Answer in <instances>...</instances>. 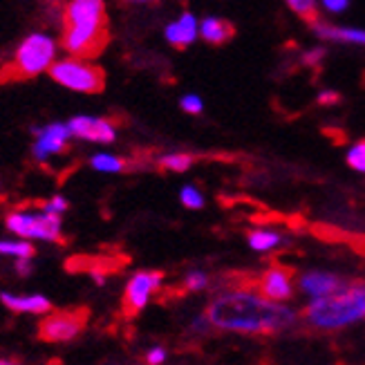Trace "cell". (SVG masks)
Wrapping results in <instances>:
<instances>
[{"instance_id":"6da1fadb","label":"cell","mask_w":365,"mask_h":365,"mask_svg":"<svg viewBox=\"0 0 365 365\" xmlns=\"http://www.w3.org/2000/svg\"><path fill=\"white\" fill-rule=\"evenodd\" d=\"M209 321L220 329L242 334H278L294 325V314L262 294L229 292L211 303Z\"/></svg>"},{"instance_id":"7a4b0ae2","label":"cell","mask_w":365,"mask_h":365,"mask_svg":"<svg viewBox=\"0 0 365 365\" xmlns=\"http://www.w3.org/2000/svg\"><path fill=\"white\" fill-rule=\"evenodd\" d=\"M108 43L103 0H68L63 7V50L72 56H97Z\"/></svg>"},{"instance_id":"3957f363","label":"cell","mask_w":365,"mask_h":365,"mask_svg":"<svg viewBox=\"0 0 365 365\" xmlns=\"http://www.w3.org/2000/svg\"><path fill=\"white\" fill-rule=\"evenodd\" d=\"M305 319L319 329H339L365 319V282L345 280L334 292L314 298Z\"/></svg>"},{"instance_id":"277c9868","label":"cell","mask_w":365,"mask_h":365,"mask_svg":"<svg viewBox=\"0 0 365 365\" xmlns=\"http://www.w3.org/2000/svg\"><path fill=\"white\" fill-rule=\"evenodd\" d=\"M58 45L56 38L45 34V31H34L23 38V43L16 47L11 63L3 70L0 78H34L43 72H50L52 63L56 61Z\"/></svg>"},{"instance_id":"5b68a950","label":"cell","mask_w":365,"mask_h":365,"mask_svg":"<svg viewBox=\"0 0 365 365\" xmlns=\"http://www.w3.org/2000/svg\"><path fill=\"white\" fill-rule=\"evenodd\" d=\"M5 229L25 240L61 242V215L38 209H11L5 215Z\"/></svg>"},{"instance_id":"8992f818","label":"cell","mask_w":365,"mask_h":365,"mask_svg":"<svg viewBox=\"0 0 365 365\" xmlns=\"http://www.w3.org/2000/svg\"><path fill=\"white\" fill-rule=\"evenodd\" d=\"M50 76L58 86L83 94H97L106 86V76L101 68L92 66L83 56H72V54L66 58H56L50 68Z\"/></svg>"},{"instance_id":"52a82bcc","label":"cell","mask_w":365,"mask_h":365,"mask_svg":"<svg viewBox=\"0 0 365 365\" xmlns=\"http://www.w3.org/2000/svg\"><path fill=\"white\" fill-rule=\"evenodd\" d=\"M86 323H88L86 309L47 314L38 325V336L47 343H66L81 334Z\"/></svg>"},{"instance_id":"ba28073f","label":"cell","mask_w":365,"mask_h":365,"mask_svg":"<svg viewBox=\"0 0 365 365\" xmlns=\"http://www.w3.org/2000/svg\"><path fill=\"white\" fill-rule=\"evenodd\" d=\"M34 133V146H31V157L36 162H47L52 157L61 155L68 150V141L72 135L68 123H47V125H38V128H31Z\"/></svg>"},{"instance_id":"9c48e42d","label":"cell","mask_w":365,"mask_h":365,"mask_svg":"<svg viewBox=\"0 0 365 365\" xmlns=\"http://www.w3.org/2000/svg\"><path fill=\"white\" fill-rule=\"evenodd\" d=\"M162 272H139L135 274L128 284H125V294H123V314L125 316H137L141 309L146 307L148 298L153 292L162 287Z\"/></svg>"},{"instance_id":"30bf717a","label":"cell","mask_w":365,"mask_h":365,"mask_svg":"<svg viewBox=\"0 0 365 365\" xmlns=\"http://www.w3.org/2000/svg\"><path fill=\"white\" fill-rule=\"evenodd\" d=\"M70 130L74 137L86 139V141H97V144H113L117 139V130L115 123L108 119H99V117H72L68 121Z\"/></svg>"},{"instance_id":"8fae6325","label":"cell","mask_w":365,"mask_h":365,"mask_svg":"<svg viewBox=\"0 0 365 365\" xmlns=\"http://www.w3.org/2000/svg\"><path fill=\"white\" fill-rule=\"evenodd\" d=\"M260 294L269 300H276V303H280V300H289L292 294H294V284H292V272L284 267H269L267 272L262 274L260 282Z\"/></svg>"},{"instance_id":"7c38bea8","label":"cell","mask_w":365,"mask_h":365,"mask_svg":"<svg viewBox=\"0 0 365 365\" xmlns=\"http://www.w3.org/2000/svg\"><path fill=\"white\" fill-rule=\"evenodd\" d=\"M0 303L14 314H50L52 303L41 294H11V292H0Z\"/></svg>"},{"instance_id":"4fadbf2b","label":"cell","mask_w":365,"mask_h":365,"mask_svg":"<svg viewBox=\"0 0 365 365\" xmlns=\"http://www.w3.org/2000/svg\"><path fill=\"white\" fill-rule=\"evenodd\" d=\"M197 34V23L190 14H184L178 23H173L166 27V38L170 45H175L178 50H184L186 45H190L195 41Z\"/></svg>"},{"instance_id":"5bb4252c","label":"cell","mask_w":365,"mask_h":365,"mask_svg":"<svg viewBox=\"0 0 365 365\" xmlns=\"http://www.w3.org/2000/svg\"><path fill=\"white\" fill-rule=\"evenodd\" d=\"M343 282H345L343 278L331 276V274H309L300 280V287H303V292H307L312 298H319V296L334 292Z\"/></svg>"},{"instance_id":"9a60e30c","label":"cell","mask_w":365,"mask_h":365,"mask_svg":"<svg viewBox=\"0 0 365 365\" xmlns=\"http://www.w3.org/2000/svg\"><path fill=\"white\" fill-rule=\"evenodd\" d=\"M235 34V27L229 21H222V19H206L202 23V36L204 41H209L213 45H222L227 43L229 38H233Z\"/></svg>"},{"instance_id":"2e32d148","label":"cell","mask_w":365,"mask_h":365,"mask_svg":"<svg viewBox=\"0 0 365 365\" xmlns=\"http://www.w3.org/2000/svg\"><path fill=\"white\" fill-rule=\"evenodd\" d=\"M34 245L25 237H19V240H0V256L5 258H34Z\"/></svg>"},{"instance_id":"e0dca14e","label":"cell","mask_w":365,"mask_h":365,"mask_svg":"<svg viewBox=\"0 0 365 365\" xmlns=\"http://www.w3.org/2000/svg\"><path fill=\"white\" fill-rule=\"evenodd\" d=\"M316 34L331 41H350V43H363L365 45V31L361 29H339V27H325L316 23Z\"/></svg>"},{"instance_id":"ac0fdd59","label":"cell","mask_w":365,"mask_h":365,"mask_svg":"<svg viewBox=\"0 0 365 365\" xmlns=\"http://www.w3.org/2000/svg\"><path fill=\"white\" fill-rule=\"evenodd\" d=\"M90 166L94 170H101V173H121L125 168V162L121 157H115V155H108V153H99L94 155L90 160Z\"/></svg>"},{"instance_id":"d6986e66","label":"cell","mask_w":365,"mask_h":365,"mask_svg":"<svg viewBox=\"0 0 365 365\" xmlns=\"http://www.w3.org/2000/svg\"><path fill=\"white\" fill-rule=\"evenodd\" d=\"M280 242V235L278 233H272V231H253L249 235V245L258 251H267L272 249Z\"/></svg>"},{"instance_id":"ffe728a7","label":"cell","mask_w":365,"mask_h":365,"mask_svg":"<svg viewBox=\"0 0 365 365\" xmlns=\"http://www.w3.org/2000/svg\"><path fill=\"white\" fill-rule=\"evenodd\" d=\"M287 3L300 16V19L316 25V21H319V11H316V3H314V0H287Z\"/></svg>"},{"instance_id":"44dd1931","label":"cell","mask_w":365,"mask_h":365,"mask_svg":"<svg viewBox=\"0 0 365 365\" xmlns=\"http://www.w3.org/2000/svg\"><path fill=\"white\" fill-rule=\"evenodd\" d=\"M160 164L168 170H175V173H182L186 170L190 164H193V157L190 155H166L160 160Z\"/></svg>"},{"instance_id":"7402d4cb","label":"cell","mask_w":365,"mask_h":365,"mask_svg":"<svg viewBox=\"0 0 365 365\" xmlns=\"http://www.w3.org/2000/svg\"><path fill=\"white\" fill-rule=\"evenodd\" d=\"M43 211H47V213H56V215H63L68 209H70V204H68V200L63 197V195H54V197H50V200H45V202H41L38 204Z\"/></svg>"},{"instance_id":"603a6c76","label":"cell","mask_w":365,"mask_h":365,"mask_svg":"<svg viewBox=\"0 0 365 365\" xmlns=\"http://www.w3.org/2000/svg\"><path fill=\"white\" fill-rule=\"evenodd\" d=\"M347 164H350L354 170L365 173V141H359V144L347 153Z\"/></svg>"},{"instance_id":"cb8c5ba5","label":"cell","mask_w":365,"mask_h":365,"mask_svg":"<svg viewBox=\"0 0 365 365\" xmlns=\"http://www.w3.org/2000/svg\"><path fill=\"white\" fill-rule=\"evenodd\" d=\"M182 202H184L186 209H202V206H204L202 193H200L197 188H193V186H186L182 190Z\"/></svg>"},{"instance_id":"d4e9b609","label":"cell","mask_w":365,"mask_h":365,"mask_svg":"<svg viewBox=\"0 0 365 365\" xmlns=\"http://www.w3.org/2000/svg\"><path fill=\"white\" fill-rule=\"evenodd\" d=\"M14 269L19 276H29L34 272V258H14Z\"/></svg>"},{"instance_id":"484cf974","label":"cell","mask_w":365,"mask_h":365,"mask_svg":"<svg viewBox=\"0 0 365 365\" xmlns=\"http://www.w3.org/2000/svg\"><path fill=\"white\" fill-rule=\"evenodd\" d=\"M182 108L190 115H197V113H202V99L195 97V94H188V97L182 99Z\"/></svg>"},{"instance_id":"4316f807","label":"cell","mask_w":365,"mask_h":365,"mask_svg":"<svg viewBox=\"0 0 365 365\" xmlns=\"http://www.w3.org/2000/svg\"><path fill=\"white\" fill-rule=\"evenodd\" d=\"M204 284H206V276L200 274V272L190 274V276L186 278V287H188V289H193V292H195V289H202Z\"/></svg>"},{"instance_id":"83f0119b","label":"cell","mask_w":365,"mask_h":365,"mask_svg":"<svg viewBox=\"0 0 365 365\" xmlns=\"http://www.w3.org/2000/svg\"><path fill=\"white\" fill-rule=\"evenodd\" d=\"M164 359H166V352L162 350V347H155V350H150V352L146 354V361H148V363H153V365L162 363Z\"/></svg>"},{"instance_id":"f1b7e54d","label":"cell","mask_w":365,"mask_h":365,"mask_svg":"<svg viewBox=\"0 0 365 365\" xmlns=\"http://www.w3.org/2000/svg\"><path fill=\"white\" fill-rule=\"evenodd\" d=\"M323 3L329 11H343L347 7V0H323Z\"/></svg>"},{"instance_id":"f546056e","label":"cell","mask_w":365,"mask_h":365,"mask_svg":"<svg viewBox=\"0 0 365 365\" xmlns=\"http://www.w3.org/2000/svg\"><path fill=\"white\" fill-rule=\"evenodd\" d=\"M339 101V94L336 92H323L321 97H319V103L327 106V103H336Z\"/></svg>"},{"instance_id":"4dcf8cb0","label":"cell","mask_w":365,"mask_h":365,"mask_svg":"<svg viewBox=\"0 0 365 365\" xmlns=\"http://www.w3.org/2000/svg\"><path fill=\"white\" fill-rule=\"evenodd\" d=\"M130 3H146V0H130Z\"/></svg>"},{"instance_id":"1f68e13d","label":"cell","mask_w":365,"mask_h":365,"mask_svg":"<svg viewBox=\"0 0 365 365\" xmlns=\"http://www.w3.org/2000/svg\"><path fill=\"white\" fill-rule=\"evenodd\" d=\"M361 251H363V253H365V242H363V245H361Z\"/></svg>"}]
</instances>
